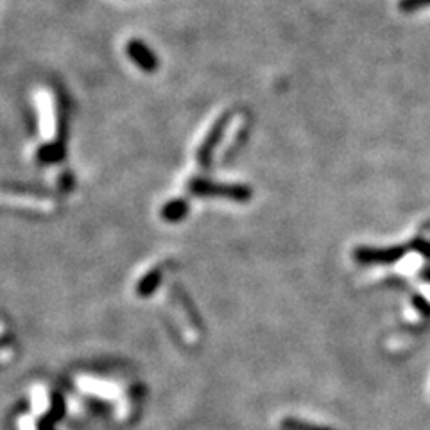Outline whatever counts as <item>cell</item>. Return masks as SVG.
<instances>
[{"instance_id": "cell-4", "label": "cell", "mask_w": 430, "mask_h": 430, "mask_svg": "<svg viewBox=\"0 0 430 430\" xmlns=\"http://www.w3.org/2000/svg\"><path fill=\"white\" fill-rule=\"evenodd\" d=\"M228 120H230V117H228V113H224V115L221 117V119L217 120L214 126H212V129L208 131V135L205 137L203 144H201V147H199V151H198V161H199V163L208 165V161H210V158H212V153H214V149L217 147V144L221 142V138H223Z\"/></svg>"}, {"instance_id": "cell-6", "label": "cell", "mask_w": 430, "mask_h": 430, "mask_svg": "<svg viewBox=\"0 0 430 430\" xmlns=\"http://www.w3.org/2000/svg\"><path fill=\"white\" fill-rule=\"evenodd\" d=\"M160 281H161V273L158 269H154V271L145 274V276L138 281L137 286L138 296H151V294L156 290V287L160 286Z\"/></svg>"}, {"instance_id": "cell-3", "label": "cell", "mask_w": 430, "mask_h": 430, "mask_svg": "<svg viewBox=\"0 0 430 430\" xmlns=\"http://www.w3.org/2000/svg\"><path fill=\"white\" fill-rule=\"evenodd\" d=\"M126 52H128L129 59L144 72H149L151 74V72H154L160 66V61H158L153 49H149L140 40H129L128 45H126Z\"/></svg>"}, {"instance_id": "cell-8", "label": "cell", "mask_w": 430, "mask_h": 430, "mask_svg": "<svg viewBox=\"0 0 430 430\" xmlns=\"http://www.w3.org/2000/svg\"><path fill=\"white\" fill-rule=\"evenodd\" d=\"M398 8L406 13L418 11V9L430 8V0H400L398 2Z\"/></svg>"}, {"instance_id": "cell-1", "label": "cell", "mask_w": 430, "mask_h": 430, "mask_svg": "<svg viewBox=\"0 0 430 430\" xmlns=\"http://www.w3.org/2000/svg\"><path fill=\"white\" fill-rule=\"evenodd\" d=\"M188 191L191 194L199 198H226L237 201V203H246L253 195V191L248 185H230V183H215L207 178H194L188 181Z\"/></svg>"}, {"instance_id": "cell-10", "label": "cell", "mask_w": 430, "mask_h": 430, "mask_svg": "<svg viewBox=\"0 0 430 430\" xmlns=\"http://www.w3.org/2000/svg\"><path fill=\"white\" fill-rule=\"evenodd\" d=\"M413 248L416 249V251H420L425 258H430V242H425V240H416L413 244Z\"/></svg>"}, {"instance_id": "cell-5", "label": "cell", "mask_w": 430, "mask_h": 430, "mask_svg": "<svg viewBox=\"0 0 430 430\" xmlns=\"http://www.w3.org/2000/svg\"><path fill=\"white\" fill-rule=\"evenodd\" d=\"M188 212V203L183 201V199H172L169 203H165L161 207V217L169 223H178Z\"/></svg>"}, {"instance_id": "cell-7", "label": "cell", "mask_w": 430, "mask_h": 430, "mask_svg": "<svg viewBox=\"0 0 430 430\" xmlns=\"http://www.w3.org/2000/svg\"><path fill=\"white\" fill-rule=\"evenodd\" d=\"M280 429L281 430H335V429H332V427L318 425V423H311V422H303V420H298V418L281 420Z\"/></svg>"}, {"instance_id": "cell-11", "label": "cell", "mask_w": 430, "mask_h": 430, "mask_svg": "<svg viewBox=\"0 0 430 430\" xmlns=\"http://www.w3.org/2000/svg\"><path fill=\"white\" fill-rule=\"evenodd\" d=\"M420 276H422L423 280L429 281V283H430V267H423L422 271H420Z\"/></svg>"}, {"instance_id": "cell-2", "label": "cell", "mask_w": 430, "mask_h": 430, "mask_svg": "<svg viewBox=\"0 0 430 430\" xmlns=\"http://www.w3.org/2000/svg\"><path fill=\"white\" fill-rule=\"evenodd\" d=\"M407 253L401 246H391V248H369V246H360L353 251V257L359 264L364 265H387L396 264L403 258Z\"/></svg>"}, {"instance_id": "cell-9", "label": "cell", "mask_w": 430, "mask_h": 430, "mask_svg": "<svg viewBox=\"0 0 430 430\" xmlns=\"http://www.w3.org/2000/svg\"><path fill=\"white\" fill-rule=\"evenodd\" d=\"M413 305L423 318H430V302H427L423 296H414Z\"/></svg>"}]
</instances>
